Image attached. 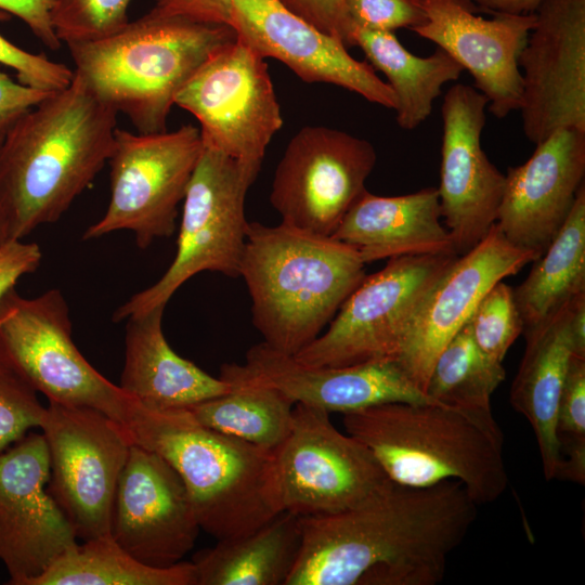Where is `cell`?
I'll list each match as a JSON object with an SVG mask.
<instances>
[{
  "instance_id": "obj_1",
  "label": "cell",
  "mask_w": 585,
  "mask_h": 585,
  "mask_svg": "<svg viewBox=\"0 0 585 585\" xmlns=\"http://www.w3.org/2000/svg\"><path fill=\"white\" fill-rule=\"evenodd\" d=\"M477 507L457 481L391 482L347 510L300 517L301 548L285 585H437Z\"/></svg>"
},
{
  "instance_id": "obj_2",
  "label": "cell",
  "mask_w": 585,
  "mask_h": 585,
  "mask_svg": "<svg viewBox=\"0 0 585 585\" xmlns=\"http://www.w3.org/2000/svg\"><path fill=\"white\" fill-rule=\"evenodd\" d=\"M117 113L75 74L5 131L0 207L9 238L56 222L108 161Z\"/></svg>"
},
{
  "instance_id": "obj_3",
  "label": "cell",
  "mask_w": 585,
  "mask_h": 585,
  "mask_svg": "<svg viewBox=\"0 0 585 585\" xmlns=\"http://www.w3.org/2000/svg\"><path fill=\"white\" fill-rule=\"evenodd\" d=\"M394 483L426 487L459 482L479 506L505 492L504 434L491 407L393 402L342 414Z\"/></svg>"
},
{
  "instance_id": "obj_4",
  "label": "cell",
  "mask_w": 585,
  "mask_h": 585,
  "mask_svg": "<svg viewBox=\"0 0 585 585\" xmlns=\"http://www.w3.org/2000/svg\"><path fill=\"white\" fill-rule=\"evenodd\" d=\"M355 249L281 222H248L239 264L263 342L296 355L334 318L366 276Z\"/></svg>"
},
{
  "instance_id": "obj_5",
  "label": "cell",
  "mask_w": 585,
  "mask_h": 585,
  "mask_svg": "<svg viewBox=\"0 0 585 585\" xmlns=\"http://www.w3.org/2000/svg\"><path fill=\"white\" fill-rule=\"evenodd\" d=\"M227 25L151 10L102 40L68 44L89 90L139 133L167 131L178 91L218 48L234 40Z\"/></svg>"
},
{
  "instance_id": "obj_6",
  "label": "cell",
  "mask_w": 585,
  "mask_h": 585,
  "mask_svg": "<svg viewBox=\"0 0 585 585\" xmlns=\"http://www.w3.org/2000/svg\"><path fill=\"white\" fill-rule=\"evenodd\" d=\"M134 444L174 468L200 529L217 540L249 533L281 512L272 452L202 426L186 408L146 410Z\"/></svg>"
},
{
  "instance_id": "obj_7",
  "label": "cell",
  "mask_w": 585,
  "mask_h": 585,
  "mask_svg": "<svg viewBox=\"0 0 585 585\" xmlns=\"http://www.w3.org/2000/svg\"><path fill=\"white\" fill-rule=\"evenodd\" d=\"M0 356L49 401L105 414L134 444L146 408L105 378L78 350L69 309L58 289L35 298L22 297L13 289L3 298Z\"/></svg>"
},
{
  "instance_id": "obj_8",
  "label": "cell",
  "mask_w": 585,
  "mask_h": 585,
  "mask_svg": "<svg viewBox=\"0 0 585 585\" xmlns=\"http://www.w3.org/2000/svg\"><path fill=\"white\" fill-rule=\"evenodd\" d=\"M258 173L203 145L183 199L173 261L155 284L134 294L115 310L114 322L166 307L172 295L200 272L239 276L248 225L245 197Z\"/></svg>"
},
{
  "instance_id": "obj_9",
  "label": "cell",
  "mask_w": 585,
  "mask_h": 585,
  "mask_svg": "<svg viewBox=\"0 0 585 585\" xmlns=\"http://www.w3.org/2000/svg\"><path fill=\"white\" fill-rule=\"evenodd\" d=\"M457 257L447 252L388 259L348 296L326 333L294 356L314 366L395 360L416 313Z\"/></svg>"
},
{
  "instance_id": "obj_10",
  "label": "cell",
  "mask_w": 585,
  "mask_h": 585,
  "mask_svg": "<svg viewBox=\"0 0 585 585\" xmlns=\"http://www.w3.org/2000/svg\"><path fill=\"white\" fill-rule=\"evenodd\" d=\"M203 152L199 128L183 125L157 133H132L117 128L107 162L110 198L103 217L82 239L130 231L139 248L176 230L179 204L184 199Z\"/></svg>"
},
{
  "instance_id": "obj_11",
  "label": "cell",
  "mask_w": 585,
  "mask_h": 585,
  "mask_svg": "<svg viewBox=\"0 0 585 585\" xmlns=\"http://www.w3.org/2000/svg\"><path fill=\"white\" fill-rule=\"evenodd\" d=\"M174 105L197 119L204 146L258 172L283 126L265 58L237 35L202 63L178 91Z\"/></svg>"
},
{
  "instance_id": "obj_12",
  "label": "cell",
  "mask_w": 585,
  "mask_h": 585,
  "mask_svg": "<svg viewBox=\"0 0 585 585\" xmlns=\"http://www.w3.org/2000/svg\"><path fill=\"white\" fill-rule=\"evenodd\" d=\"M277 507L299 517L360 505L392 481L358 439L336 429L329 413L295 404L287 438L273 452Z\"/></svg>"
},
{
  "instance_id": "obj_13",
  "label": "cell",
  "mask_w": 585,
  "mask_h": 585,
  "mask_svg": "<svg viewBox=\"0 0 585 585\" xmlns=\"http://www.w3.org/2000/svg\"><path fill=\"white\" fill-rule=\"evenodd\" d=\"M50 457L48 491L77 538L110 534L119 476L132 440L105 414L49 401L40 426Z\"/></svg>"
},
{
  "instance_id": "obj_14",
  "label": "cell",
  "mask_w": 585,
  "mask_h": 585,
  "mask_svg": "<svg viewBox=\"0 0 585 585\" xmlns=\"http://www.w3.org/2000/svg\"><path fill=\"white\" fill-rule=\"evenodd\" d=\"M376 160L367 140L324 126L303 127L276 167L270 202L283 223L332 236L366 190Z\"/></svg>"
},
{
  "instance_id": "obj_15",
  "label": "cell",
  "mask_w": 585,
  "mask_h": 585,
  "mask_svg": "<svg viewBox=\"0 0 585 585\" xmlns=\"http://www.w3.org/2000/svg\"><path fill=\"white\" fill-rule=\"evenodd\" d=\"M518 65L519 110L535 145L561 128L585 131V0H543Z\"/></svg>"
},
{
  "instance_id": "obj_16",
  "label": "cell",
  "mask_w": 585,
  "mask_h": 585,
  "mask_svg": "<svg viewBox=\"0 0 585 585\" xmlns=\"http://www.w3.org/2000/svg\"><path fill=\"white\" fill-rule=\"evenodd\" d=\"M50 457L42 433L0 453V560L11 585H31L77 536L48 491Z\"/></svg>"
},
{
  "instance_id": "obj_17",
  "label": "cell",
  "mask_w": 585,
  "mask_h": 585,
  "mask_svg": "<svg viewBox=\"0 0 585 585\" xmlns=\"http://www.w3.org/2000/svg\"><path fill=\"white\" fill-rule=\"evenodd\" d=\"M487 99L474 87L453 84L443 98L440 185L441 216L454 250L476 247L496 222L505 176L481 146Z\"/></svg>"
},
{
  "instance_id": "obj_18",
  "label": "cell",
  "mask_w": 585,
  "mask_h": 585,
  "mask_svg": "<svg viewBox=\"0 0 585 585\" xmlns=\"http://www.w3.org/2000/svg\"><path fill=\"white\" fill-rule=\"evenodd\" d=\"M199 530L174 468L157 452L132 444L117 483L113 538L140 562L167 568L193 548Z\"/></svg>"
},
{
  "instance_id": "obj_19",
  "label": "cell",
  "mask_w": 585,
  "mask_h": 585,
  "mask_svg": "<svg viewBox=\"0 0 585 585\" xmlns=\"http://www.w3.org/2000/svg\"><path fill=\"white\" fill-rule=\"evenodd\" d=\"M416 1L426 22L412 31L435 43L469 72L496 118L519 110L522 76L518 57L535 25V13H495L484 18L473 0Z\"/></svg>"
},
{
  "instance_id": "obj_20",
  "label": "cell",
  "mask_w": 585,
  "mask_h": 585,
  "mask_svg": "<svg viewBox=\"0 0 585 585\" xmlns=\"http://www.w3.org/2000/svg\"><path fill=\"white\" fill-rule=\"evenodd\" d=\"M231 27L263 58L281 61L308 83H332L372 103L396 108V98L368 62L280 0H232Z\"/></svg>"
},
{
  "instance_id": "obj_21",
  "label": "cell",
  "mask_w": 585,
  "mask_h": 585,
  "mask_svg": "<svg viewBox=\"0 0 585 585\" xmlns=\"http://www.w3.org/2000/svg\"><path fill=\"white\" fill-rule=\"evenodd\" d=\"M535 259L532 251L510 244L496 223L476 247L456 258L416 313L395 359L420 389L426 392L435 359L485 292Z\"/></svg>"
},
{
  "instance_id": "obj_22",
  "label": "cell",
  "mask_w": 585,
  "mask_h": 585,
  "mask_svg": "<svg viewBox=\"0 0 585 585\" xmlns=\"http://www.w3.org/2000/svg\"><path fill=\"white\" fill-rule=\"evenodd\" d=\"M585 176V131L561 128L508 168L496 224L514 246L541 257L566 222Z\"/></svg>"
},
{
  "instance_id": "obj_23",
  "label": "cell",
  "mask_w": 585,
  "mask_h": 585,
  "mask_svg": "<svg viewBox=\"0 0 585 585\" xmlns=\"http://www.w3.org/2000/svg\"><path fill=\"white\" fill-rule=\"evenodd\" d=\"M247 372L285 394L294 404L341 414L393 403L434 402L395 360L347 366H314L280 352L265 342L246 353Z\"/></svg>"
},
{
  "instance_id": "obj_24",
  "label": "cell",
  "mask_w": 585,
  "mask_h": 585,
  "mask_svg": "<svg viewBox=\"0 0 585 585\" xmlns=\"http://www.w3.org/2000/svg\"><path fill=\"white\" fill-rule=\"evenodd\" d=\"M441 218L437 187L400 196H378L365 190L330 237L355 249L365 263L456 253Z\"/></svg>"
},
{
  "instance_id": "obj_25",
  "label": "cell",
  "mask_w": 585,
  "mask_h": 585,
  "mask_svg": "<svg viewBox=\"0 0 585 585\" xmlns=\"http://www.w3.org/2000/svg\"><path fill=\"white\" fill-rule=\"evenodd\" d=\"M164 310L127 320L119 387L153 411L186 408L230 391L231 382L210 376L171 349L162 330Z\"/></svg>"
},
{
  "instance_id": "obj_26",
  "label": "cell",
  "mask_w": 585,
  "mask_h": 585,
  "mask_svg": "<svg viewBox=\"0 0 585 585\" xmlns=\"http://www.w3.org/2000/svg\"><path fill=\"white\" fill-rule=\"evenodd\" d=\"M571 301L545 324L524 334L525 349L509 394L512 407L533 429L546 480H561L563 468L556 424L564 377L574 355L568 325Z\"/></svg>"
},
{
  "instance_id": "obj_27",
  "label": "cell",
  "mask_w": 585,
  "mask_h": 585,
  "mask_svg": "<svg viewBox=\"0 0 585 585\" xmlns=\"http://www.w3.org/2000/svg\"><path fill=\"white\" fill-rule=\"evenodd\" d=\"M301 543L300 517L281 511L249 533L197 552L196 585H285Z\"/></svg>"
},
{
  "instance_id": "obj_28",
  "label": "cell",
  "mask_w": 585,
  "mask_h": 585,
  "mask_svg": "<svg viewBox=\"0 0 585 585\" xmlns=\"http://www.w3.org/2000/svg\"><path fill=\"white\" fill-rule=\"evenodd\" d=\"M226 393L186 407L202 426L273 452L292 426L295 404L280 390L251 376L244 365L221 366Z\"/></svg>"
},
{
  "instance_id": "obj_29",
  "label": "cell",
  "mask_w": 585,
  "mask_h": 585,
  "mask_svg": "<svg viewBox=\"0 0 585 585\" xmlns=\"http://www.w3.org/2000/svg\"><path fill=\"white\" fill-rule=\"evenodd\" d=\"M354 46L380 70L396 98V123L404 130L420 126L431 114L442 87L456 81L463 66L441 48L426 57L406 50L393 31L353 29Z\"/></svg>"
},
{
  "instance_id": "obj_30",
  "label": "cell",
  "mask_w": 585,
  "mask_h": 585,
  "mask_svg": "<svg viewBox=\"0 0 585 585\" xmlns=\"http://www.w3.org/2000/svg\"><path fill=\"white\" fill-rule=\"evenodd\" d=\"M526 278L514 289L523 334L555 316L585 292V186L554 239L535 259Z\"/></svg>"
},
{
  "instance_id": "obj_31",
  "label": "cell",
  "mask_w": 585,
  "mask_h": 585,
  "mask_svg": "<svg viewBox=\"0 0 585 585\" xmlns=\"http://www.w3.org/2000/svg\"><path fill=\"white\" fill-rule=\"evenodd\" d=\"M31 585H196V573L193 562L146 566L108 534L77 544Z\"/></svg>"
},
{
  "instance_id": "obj_32",
  "label": "cell",
  "mask_w": 585,
  "mask_h": 585,
  "mask_svg": "<svg viewBox=\"0 0 585 585\" xmlns=\"http://www.w3.org/2000/svg\"><path fill=\"white\" fill-rule=\"evenodd\" d=\"M505 378L503 363L478 348L467 323L435 359L426 392L441 404L491 407V396Z\"/></svg>"
},
{
  "instance_id": "obj_33",
  "label": "cell",
  "mask_w": 585,
  "mask_h": 585,
  "mask_svg": "<svg viewBox=\"0 0 585 585\" xmlns=\"http://www.w3.org/2000/svg\"><path fill=\"white\" fill-rule=\"evenodd\" d=\"M556 432L563 468L561 480L585 483V358L569 363L557 411Z\"/></svg>"
},
{
  "instance_id": "obj_34",
  "label": "cell",
  "mask_w": 585,
  "mask_h": 585,
  "mask_svg": "<svg viewBox=\"0 0 585 585\" xmlns=\"http://www.w3.org/2000/svg\"><path fill=\"white\" fill-rule=\"evenodd\" d=\"M132 0H54L50 11L53 30L67 46L102 40L130 21Z\"/></svg>"
},
{
  "instance_id": "obj_35",
  "label": "cell",
  "mask_w": 585,
  "mask_h": 585,
  "mask_svg": "<svg viewBox=\"0 0 585 585\" xmlns=\"http://www.w3.org/2000/svg\"><path fill=\"white\" fill-rule=\"evenodd\" d=\"M467 323L478 348L491 360L503 363L507 351L523 332L514 288L504 281L495 283L478 302Z\"/></svg>"
},
{
  "instance_id": "obj_36",
  "label": "cell",
  "mask_w": 585,
  "mask_h": 585,
  "mask_svg": "<svg viewBox=\"0 0 585 585\" xmlns=\"http://www.w3.org/2000/svg\"><path fill=\"white\" fill-rule=\"evenodd\" d=\"M35 388L0 356V453L42 424L47 407Z\"/></svg>"
},
{
  "instance_id": "obj_37",
  "label": "cell",
  "mask_w": 585,
  "mask_h": 585,
  "mask_svg": "<svg viewBox=\"0 0 585 585\" xmlns=\"http://www.w3.org/2000/svg\"><path fill=\"white\" fill-rule=\"evenodd\" d=\"M11 14L0 9V22L9 21ZM0 64L16 73L22 84L55 92L66 88L74 72L62 63L49 60L44 54H35L13 44L0 35Z\"/></svg>"
},
{
  "instance_id": "obj_38",
  "label": "cell",
  "mask_w": 585,
  "mask_h": 585,
  "mask_svg": "<svg viewBox=\"0 0 585 585\" xmlns=\"http://www.w3.org/2000/svg\"><path fill=\"white\" fill-rule=\"evenodd\" d=\"M352 28L373 31L413 30L426 22L416 0H344Z\"/></svg>"
},
{
  "instance_id": "obj_39",
  "label": "cell",
  "mask_w": 585,
  "mask_h": 585,
  "mask_svg": "<svg viewBox=\"0 0 585 585\" xmlns=\"http://www.w3.org/2000/svg\"><path fill=\"white\" fill-rule=\"evenodd\" d=\"M290 11L344 43L353 47V28L344 0H280Z\"/></svg>"
},
{
  "instance_id": "obj_40",
  "label": "cell",
  "mask_w": 585,
  "mask_h": 585,
  "mask_svg": "<svg viewBox=\"0 0 585 585\" xmlns=\"http://www.w3.org/2000/svg\"><path fill=\"white\" fill-rule=\"evenodd\" d=\"M42 252L35 243L18 238L0 242V302L25 275L40 265Z\"/></svg>"
},
{
  "instance_id": "obj_41",
  "label": "cell",
  "mask_w": 585,
  "mask_h": 585,
  "mask_svg": "<svg viewBox=\"0 0 585 585\" xmlns=\"http://www.w3.org/2000/svg\"><path fill=\"white\" fill-rule=\"evenodd\" d=\"M51 93L16 82L0 70V132H5L22 115Z\"/></svg>"
},
{
  "instance_id": "obj_42",
  "label": "cell",
  "mask_w": 585,
  "mask_h": 585,
  "mask_svg": "<svg viewBox=\"0 0 585 585\" xmlns=\"http://www.w3.org/2000/svg\"><path fill=\"white\" fill-rule=\"evenodd\" d=\"M54 0H0V9L21 18L32 34L50 50H57L56 37L50 18Z\"/></svg>"
},
{
  "instance_id": "obj_43",
  "label": "cell",
  "mask_w": 585,
  "mask_h": 585,
  "mask_svg": "<svg viewBox=\"0 0 585 585\" xmlns=\"http://www.w3.org/2000/svg\"><path fill=\"white\" fill-rule=\"evenodd\" d=\"M158 13L231 26L232 0H155Z\"/></svg>"
},
{
  "instance_id": "obj_44",
  "label": "cell",
  "mask_w": 585,
  "mask_h": 585,
  "mask_svg": "<svg viewBox=\"0 0 585 585\" xmlns=\"http://www.w3.org/2000/svg\"><path fill=\"white\" fill-rule=\"evenodd\" d=\"M568 325L574 355L585 358V292L571 301Z\"/></svg>"
},
{
  "instance_id": "obj_45",
  "label": "cell",
  "mask_w": 585,
  "mask_h": 585,
  "mask_svg": "<svg viewBox=\"0 0 585 585\" xmlns=\"http://www.w3.org/2000/svg\"><path fill=\"white\" fill-rule=\"evenodd\" d=\"M487 11L502 14L523 15L535 13L543 0H473Z\"/></svg>"
},
{
  "instance_id": "obj_46",
  "label": "cell",
  "mask_w": 585,
  "mask_h": 585,
  "mask_svg": "<svg viewBox=\"0 0 585 585\" xmlns=\"http://www.w3.org/2000/svg\"><path fill=\"white\" fill-rule=\"evenodd\" d=\"M4 133L5 132H0V145H1ZM6 238H9L6 224H5V220H4L1 207H0V242Z\"/></svg>"
}]
</instances>
